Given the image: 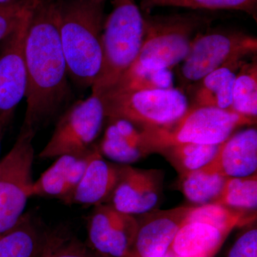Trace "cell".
<instances>
[{"label":"cell","instance_id":"1","mask_svg":"<svg viewBox=\"0 0 257 257\" xmlns=\"http://www.w3.org/2000/svg\"><path fill=\"white\" fill-rule=\"evenodd\" d=\"M61 0H38L25 40L26 111L23 127L37 133L69 107L71 89L60 35Z\"/></svg>","mask_w":257,"mask_h":257},{"label":"cell","instance_id":"2","mask_svg":"<svg viewBox=\"0 0 257 257\" xmlns=\"http://www.w3.org/2000/svg\"><path fill=\"white\" fill-rule=\"evenodd\" d=\"M103 0H61L60 35L69 79L92 87L101 64Z\"/></svg>","mask_w":257,"mask_h":257},{"label":"cell","instance_id":"3","mask_svg":"<svg viewBox=\"0 0 257 257\" xmlns=\"http://www.w3.org/2000/svg\"><path fill=\"white\" fill-rule=\"evenodd\" d=\"M145 35V18L135 0H113L101 35V64L92 86L101 96L116 84L138 57Z\"/></svg>","mask_w":257,"mask_h":257},{"label":"cell","instance_id":"4","mask_svg":"<svg viewBox=\"0 0 257 257\" xmlns=\"http://www.w3.org/2000/svg\"><path fill=\"white\" fill-rule=\"evenodd\" d=\"M256 119L231 110L213 107H189L173 124L165 127L142 128L144 143L150 154L181 144L220 145L236 128L253 125Z\"/></svg>","mask_w":257,"mask_h":257},{"label":"cell","instance_id":"5","mask_svg":"<svg viewBox=\"0 0 257 257\" xmlns=\"http://www.w3.org/2000/svg\"><path fill=\"white\" fill-rule=\"evenodd\" d=\"M144 18L143 44L132 64L147 69H170L182 62L205 23L202 17L193 14Z\"/></svg>","mask_w":257,"mask_h":257},{"label":"cell","instance_id":"6","mask_svg":"<svg viewBox=\"0 0 257 257\" xmlns=\"http://www.w3.org/2000/svg\"><path fill=\"white\" fill-rule=\"evenodd\" d=\"M100 97L106 119L127 120L140 128L169 126L189 109L187 96L174 87L104 94Z\"/></svg>","mask_w":257,"mask_h":257},{"label":"cell","instance_id":"7","mask_svg":"<svg viewBox=\"0 0 257 257\" xmlns=\"http://www.w3.org/2000/svg\"><path fill=\"white\" fill-rule=\"evenodd\" d=\"M257 51L256 37L238 31L199 33L179 71L182 87L187 89L208 74L227 64L244 62Z\"/></svg>","mask_w":257,"mask_h":257},{"label":"cell","instance_id":"8","mask_svg":"<svg viewBox=\"0 0 257 257\" xmlns=\"http://www.w3.org/2000/svg\"><path fill=\"white\" fill-rule=\"evenodd\" d=\"M36 134L22 126L14 146L0 161V236L17 224L30 198Z\"/></svg>","mask_w":257,"mask_h":257},{"label":"cell","instance_id":"9","mask_svg":"<svg viewBox=\"0 0 257 257\" xmlns=\"http://www.w3.org/2000/svg\"><path fill=\"white\" fill-rule=\"evenodd\" d=\"M106 120L100 96L91 94L76 101L59 117L54 133L40 152L41 159H52L64 155H80L96 146Z\"/></svg>","mask_w":257,"mask_h":257},{"label":"cell","instance_id":"10","mask_svg":"<svg viewBox=\"0 0 257 257\" xmlns=\"http://www.w3.org/2000/svg\"><path fill=\"white\" fill-rule=\"evenodd\" d=\"M138 229L135 216L116 210L109 204L94 206L88 222L89 246L104 257H126Z\"/></svg>","mask_w":257,"mask_h":257},{"label":"cell","instance_id":"11","mask_svg":"<svg viewBox=\"0 0 257 257\" xmlns=\"http://www.w3.org/2000/svg\"><path fill=\"white\" fill-rule=\"evenodd\" d=\"M30 15L11 35L2 41L0 121L5 125L10 121L17 106L25 97L26 92L25 40Z\"/></svg>","mask_w":257,"mask_h":257},{"label":"cell","instance_id":"12","mask_svg":"<svg viewBox=\"0 0 257 257\" xmlns=\"http://www.w3.org/2000/svg\"><path fill=\"white\" fill-rule=\"evenodd\" d=\"M163 181L162 170L122 165L119 181L106 204L133 216L154 210L160 201Z\"/></svg>","mask_w":257,"mask_h":257},{"label":"cell","instance_id":"13","mask_svg":"<svg viewBox=\"0 0 257 257\" xmlns=\"http://www.w3.org/2000/svg\"><path fill=\"white\" fill-rule=\"evenodd\" d=\"M194 208L155 209L141 214L138 218V232L130 254L137 257L164 256L170 251L176 235Z\"/></svg>","mask_w":257,"mask_h":257},{"label":"cell","instance_id":"14","mask_svg":"<svg viewBox=\"0 0 257 257\" xmlns=\"http://www.w3.org/2000/svg\"><path fill=\"white\" fill-rule=\"evenodd\" d=\"M121 167L122 165L106 161L96 146L80 182L64 204H106L119 181Z\"/></svg>","mask_w":257,"mask_h":257},{"label":"cell","instance_id":"15","mask_svg":"<svg viewBox=\"0 0 257 257\" xmlns=\"http://www.w3.org/2000/svg\"><path fill=\"white\" fill-rule=\"evenodd\" d=\"M60 232L49 229L30 213L24 214L13 229L0 236V257H42Z\"/></svg>","mask_w":257,"mask_h":257},{"label":"cell","instance_id":"16","mask_svg":"<svg viewBox=\"0 0 257 257\" xmlns=\"http://www.w3.org/2000/svg\"><path fill=\"white\" fill-rule=\"evenodd\" d=\"M96 146L87 153L57 157L51 167L34 182L30 197L56 198L64 203L80 182Z\"/></svg>","mask_w":257,"mask_h":257},{"label":"cell","instance_id":"17","mask_svg":"<svg viewBox=\"0 0 257 257\" xmlns=\"http://www.w3.org/2000/svg\"><path fill=\"white\" fill-rule=\"evenodd\" d=\"M205 167L226 178L248 177L256 173V128H247L231 135L221 144L214 160Z\"/></svg>","mask_w":257,"mask_h":257},{"label":"cell","instance_id":"18","mask_svg":"<svg viewBox=\"0 0 257 257\" xmlns=\"http://www.w3.org/2000/svg\"><path fill=\"white\" fill-rule=\"evenodd\" d=\"M107 126L98 150L103 157L119 165H130L150 155L142 128L122 119H106Z\"/></svg>","mask_w":257,"mask_h":257},{"label":"cell","instance_id":"19","mask_svg":"<svg viewBox=\"0 0 257 257\" xmlns=\"http://www.w3.org/2000/svg\"><path fill=\"white\" fill-rule=\"evenodd\" d=\"M244 62L225 65L187 87L186 89L191 98L189 107H213L231 110L235 71Z\"/></svg>","mask_w":257,"mask_h":257},{"label":"cell","instance_id":"20","mask_svg":"<svg viewBox=\"0 0 257 257\" xmlns=\"http://www.w3.org/2000/svg\"><path fill=\"white\" fill-rule=\"evenodd\" d=\"M229 233L205 223H186L176 235L170 250L177 256L214 257Z\"/></svg>","mask_w":257,"mask_h":257},{"label":"cell","instance_id":"21","mask_svg":"<svg viewBox=\"0 0 257 257\" xmlns=\"http://www.w3.org/2000/svg\"><path fill=\"white\" fill-rule=\"evenodd\" d=\"M173 74L170 69H147L132 64L116 84L103 95L167 89L173 87Z\"/></svg>","mask_w":257,"mask_h":257},{"label":"cell","instance_id":"22","mask_svg":"<svg viewBox=\"0 0 257 257\" xmlns=\"http://www.w3.org/2000/svg\"><path fill=\"white\" fill-rule=\"evenodd\" d=\"M220 145L181 144L165 147L158 153L167 159L181 177L209 165Z\"/></svg>","mask_w":257,"mask_h":257},{"label":"cell","instance_id":"23","mask_svg":"<svg viewBox=\"0 0 257 257\" xmlns=\"http://www.w3.org/2000/svg\"><path fill=\"white\" fill-rule=\"evenodd\" d=\"M226 177L205 167L180 177L181 190L188 200L198 206L215 202Z\"/></svg>","mask_w":257,"mask_h":257},{"label":"cell","instance_id":"24","mask_svg":"<svg viewBox=\"0 0 257 257\" xmlns=\"http://www.w3.org/2000/svg\"><path fill=\"white\" fill-rule=\"evenodd\" d=\"M215 204L247 214L256 213V173L244 177L227 178Z\"/></svg>","mask_w":257,"mask_h":257},{"label":"cell","instance_id":"25","mask_svg":"<svg viewBox=\"0 0 257 257\" xmlns=\"http://www.w3.org/2000/svg\"><path fill=\"white\" fill-rule=\"evenodd\" d=\"M231 110L256 119L257 117V63H243L236 74L233 87Z\"/></svg>","mask_w":257,"mask_h":257},{"label":"cell","instance_id":"26","mask_svg":"<svg viewBox=\"0 0 257 257\" xmlns=\"http://www.w3.org/2000/svg\"><path fill=\"white\" fill-rule=\"evenodd\" d=\"M246 214L233 210L220 204L211 203L194 207L189 213L185 223L200 222L211 225L223 231L231 232L239 225L249 222Z\"/></svg>","mask_w":257,"mask_h":257},{"label":"cell","instance_id":"27","mask_svg":"<svg viewBox=\"0 0 257 257\" xmlns=\"http://www.w3.org/2000/svg\"><path fill=\"white\" fill-rule=\"evenodd\" d=\"M143 9L176 7L192 10H234L256 18L257 0H141Z\"/></svg>","mask_w":257,"mask_h":257},{"label":"cell","instance_id":"28","mask_svg":"<svg viewBox=\"0 0 257 257\" xmlns=\"http://www.w3.org/2000/svg\"><path fill=\"white\" fill-rule=\"evenodd\" d=\"M38 0H16L0 5V41L11 35L31 14Z\"/></svg>","mask_w":257,"mask_h":257},{"label":"cell","instance_id":"29","mask_svg":"<svg viewBox=\"0 0 257 257\" xmlns=\"http://www.w3.org/2000/svg\"><path fill=\"white\" fill-rule=\"evenodd\" d=\"M42 257H104L75 237L61 231Z\"/></svg>","mask_w":257,"mask_h":257},{"label":"cell","instance_id":"30","mask_svg":"<svg viewBox=\"0 0 257 257\" xmlns=\"http://www.w3.org/2000/svg\"><path fill=\"white\" fill-rule=\"evenodd\" d=\"M226 257H257L256 226L245 229L237 236Z\"/></svg>","mask_w":257,"mask_h":257},{"label":"cell","instance_id":"31","mask_svg":"<svg viewBox=\"0 0 257 257\" xmlns=\"http://www.w3.org/2000/svg\"><path fill=\"white\" fill-rule=\"evenodd\" d=\"M126 257H137V256H133V255H132V254H128V256ZM162 257H176V255L175 254V253L172 252V251H171V250H170V251H169L168 252H167V253H165V254L164 255V256H162Z\"/></svg>","mask_w":257,"mask_h":257},{"label":"cell","instance_id":"32","mask_svg":"<svg viewBox=\"0 0 257 257\" xmlns=\"http://www.w3.org/2000/svg\"><path fill=\"white\" fill-rule=\"evenodd\" d=\"M16 0H0V5L8 4V3H13Z\"/></svg>","mask_w":257,"mask_h":257},{"label":"cell","instance_id":"33","mask_svg":"<svg viewBox=\"0 0 257 257\" xmlns=\"http://www.w3.org/2000/svg\"><path fill=\"white\" fill-rule=\"evenodd\" d=\"M5 125L3 124V123H2L1 121H0V146H1V135H2V130H3V126H5Z\"/></svg>","mask_w":257,"mask_h":257},{"label":"cell","instance_id":"34","mask_svg":"<svg viewBox=\"0 0 257 257\" xmlns=\"http://www.w3.org/2000/svg\"><path fill=\"white\" fill-rule=\"evenodd\" d=\"M103 1H104V0H103Z\"/></svg>","mask_w":257,"mask_h":257}]
</instances>
